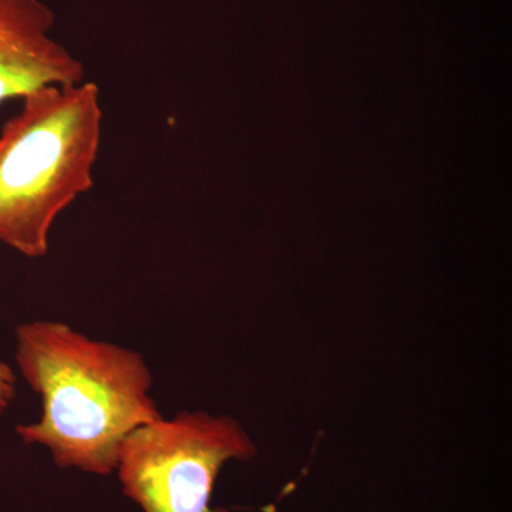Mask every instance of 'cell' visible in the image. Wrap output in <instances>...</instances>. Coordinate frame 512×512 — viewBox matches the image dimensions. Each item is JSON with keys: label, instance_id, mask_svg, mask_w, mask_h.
I'll return each mask as SVG.
<instances>
[{"label": "cell", "instance_id": "6da1fadb", "mask_svg": "<svg viewBox=\"0 0 512 512\" xmlns=\"http://www.w3.org/2000/svg\"><path fill=\"white\" fill-rule=\"evenodd\" d=\"M16 340L20 373L42 399V417L16 433L28 446L46 447L57 466L109 476L128 434L163 417L150 367L136 350L57 320L23 323Z\"/></svg>", "mask_w": 512, "mask_h": 512}, {"label": "cell", "instance_id": "7a4b0ae2", "mask_svg": "<svg viewBox=\"0 0 512 512\" xmlns=\"http://www.w3.org/2000/svg\"><path fill=\"white\" fill-rule=\"evenodd\" d=\"M101 123L96 83L23 97L0 133V242L28 258L47 255L57 217L93 187Z\"/></svg>", "mask_w": 512, "mask_h": 512}, {"label": "cell", "instance_id": "3957f363", "mask_svg": "<svg viewBox=\"0 0 512 512\" xmlns=\"http://www.w3.org/2000/svg\"><path fill=\"white\" fill-rule=\"evenodd\" d=\"M255 454L254 441L231 417L180 413L128 434L116 471L123 493L144 512H222L210 505L222 467Z\"/></svg>", "mask_w": 512, "mask_h": 512}, {"label": "cell", "instance_id": "277c9868", "mask_svg": "<svg viewBox=\"0 0 512 512\" xmlns=\"http://www.w3.org/2000/svg\"><path fill=\"white\" fill-rule=\"evenodd\" d=\"M55 22L42 0H0V103L84 82V64L50 36Z\"/></svg>", "mask_w": 512, "mask_h": 512}, {"label": "cell", "instance_id": "5b68a950", "mask_svg": "<svg viewBox=\"0 0 512 512\" xmlns=\"http://www.w3.org/2000/svg\"><path fill=\"white\" fill-rule=\"evenodd\" d=\"M16 397V376L9 365L0 362V416L9 409Z\"/></svg>", "mask_w": 512, "mask_h": 512}]
</instances>
